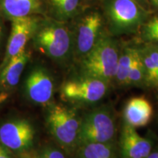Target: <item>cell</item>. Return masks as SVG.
Wrapping results in <instances>:
<instances>
[{
  "label": "cell",
  "mask_w": 158,
  "mask_h": 158,
  "mask_svg": "<svg viewBox=\"0 0 158 158\" xmlns=\"http://www.w3.org/2000/svg\"><path fill=\"white\" fill-rule=\"evenodd\" d=\"M75 31L74 54L81 59L94 48L103 34V17L98 11L81 13L78 17Z\"/></svg>",
  "instance_id": "52a82bcc"
},
{
  "label": "cell",
  "mask_w": 158,
  "mask_h": 158,
  "mask_svg": "<svg viewBox=\"0 0 158 158\" xmlns=\"http://www.w3.org/2000/svg\"><path fill=\"white\" fill-rule=\"evenodd\" d=\"M0 158H12L7 152L6 148L0 143Z\"/></svg>",
  "instance_id": "603a6c76"
},
{
  "label": "cell",
  "mask_w": 158,
  "mask_h": 158,
  "mask_svg": "<svg viewBox=\"0 0 158 158\" xmlns=\"http://www.w3.org/2000/svg\"><path fill=\"white\" fill-rule=\"evenodd\" d=\"M24 92L33 103L48 104L54 92V82L48 70L40 66L33 68L25 80Z\"/></svg>",
  "instance_id": "30bf717a"
},
{
  "label": "cell",
  "mask_w": 158,
  "mask_h": 158,
  "mask_svg": "<svg viewBox=\"0 0 158 158\" xmlns=\"http://www.w3.org/2000/svg\"><path fill=\"white\" fill-rule=\"evenodd\" d=\"M137 51L138 48L127 47L122 52H119L117 69L114 78L118 85L127 86L128 74Z\"/></svg>",
  "instance_id": "ac0fdd59"
},
{
  "label": "cell",
  "mask_w": 158,
  "mask_h": 158,
  "mask_svg": "<svg viewBox=\"0 0 158 158\" xmlns=\"http://www.w3.org/2000/svg\"><path fill=\"white\" fill-rule=\"evenodd\" d=\"M139 49L147 75V84L158 86V45L150 43Z\"/></svg>",
  "instance_id": "2e32d148"
},
{
  "label": "cell",
  "mask_w": 158,
  "mask_h": 158,
  "mask_svg": "<svg viewBox=\"0 0 158 158\" xmlns=\"http://www.w3.org/2000/svg\"><path fill=\"white\" fill-rule=\"evenodd\" d=\"M81 119L76 110L61 104H51L47 110L48 130L58 143L68 150L78 146Z\"/></svg>",
  "instance_id": "277c9868"
},
{
  "label": "cell",
  "mask_w": 158,
  "mask_h": 158,
  "mask_svg": "<svg viewBox=\"0 0 158 158\" xmlns=\"http://www.w3.org/2000/svg\"><path fill=\"white\" fill-rule=\"evenodd\" d=\"M108 84L100 79L81 76L63 83L60 89L61 98L73 103H94L107 93Z\"/></svg>",
  "instance_id": "8992f818"
},
{
  "label": "cell",
  "mask_w": 158,
  "mask_h": 158,
  "mask_svg": "<svg viewBox=\"0 0 158 158\" xmlns=\"http://www.w3.org/2000/svg\"><path fill=\"white\" fill-rule=\"evenodd\" d=\"M135 2H138L139 4H141V5H143V2H145L146 0H135Z\"/></svg>",
  "instance_id": "4316f807"
},
{
  "label": "cell",
  "mask_w": 158,
  "mask_h": 158,
  "mask_svg": "<svg viewBox=\"0 0 158 158\" xmlns=\"http://www.w3.org/2000/svg\"><path fill=\"white\" fill-rule=\"evenodd\" d=\"M84 0H46L48 13L58 21L67 22L83 13Z\"/></svg>",
  "instance_id": "9a60e30c"
},
{
  "label": "cell",
  "mask_w": 158,
  "mask_h": 158,
  "mask_svg": "<svg viewBox=\"0 0 158 158\" xmlns=\"http://www.w3.org/2000/svg\"><path fill=\"white\" fill-rule=\"evenodd\" d=\"M153 115V107L147 98L143 96L130 98L123 110L124 124L134 128L147 126Z\"/></svg>",
  "instance_id": "5bb4252c"
},
{
  "label": "cell",
  "mask_w": 158,
  "mask_h": 158,
  "mask_svg": "<svg viewBox=\"0 0 158 158\" xmlns=\"http://www.w3.org/2000/svg\"><path fill=\"white\" fill-rule=\"evenodd\" d=\"M3 37V25L2 23L1 20H0V44H1L2 40Z\"/></svg>",
  "instance_id": "cb8c5ba5"
},
{
  "label": "cell",
  "mask_w": 158,
  "mask_h": 158,
  "mask_svg": "<svg viewBox=\"0 0 158 158\" xmlns=\"http://www.w3.org/2000/svg\"><path fill=\"white\" fill-rule=\"evenodd\" d=\"M35 136L32 124L25 118L9 120L0 126V143L11 151H27L34 143Z\"/></svg>",
  "instance_id": "9c48e42d"
},
{
  "label": "cell",
  "mask_w": 158,
  "mask_h": 158,
  "mask_svg": "<svg viewBox=\"0 0 158 158\" xmlns=\"http://www.w3.org/2000/svg\"><path fill=\"white\" fill-rule=\"evenodd\" d=\"M149 1L154 7L158 9V0H149Z\"/></svg>",
  "instance_id": "d4e9b609"
},
{
  "label": "cell",
  "mask_w": 158,
  "mask_h": 158,
  "mask_svg": "<svg viewBox=\"0 0 158 158\" xmlns=\"http://www.w3.org/2000/svg\"><path fill=\"white\" fill-rule=\"evenodd\" d=\"M118 56L119 51L116 42L103 33L94 48L81 59V76L110 83L115 78Z\"/></svg>",
  "instance_id": "7a4b0ae2"
},
{
  "label": "cell",
  "mask_w": 158,
  "mask_h": 158,
  "mask_svg": "<svg viewBox=\"0 0 158 158\" xmlns=\"http://www.w3.org/2000/svg\"><path fill=\"white\" fill-rule=\"evenodd\" d=\"M102 8L114 35L135 32L149 16L143 6L135 0H102Z\"/></svg>",
  "instance_id": "3957f363"
},
{
  "label": "cell",
  "mask_w": 158,
  "mask_h": 158,
  "mask_svg": "<svg viewBox=\"0 0 158 158\" xmlns=\"http://www.w3.org/2000/svg\"><path fill=\"white\" fill-rule=\"evenodd\" d=\"M147 158H158V151L155 152L150 153V155L148 156Z\"/></svg>",
  "instance_id": "484cf974"
},
{
  "label": "cell",
  "mask_w": 158,
  "mask_h": 158,
  "mask_svg": "<svg viewBox=\"0 0 158 158\" xmlns=\"http://www.w3.org/2000/svg\"><path fill=\"white\" fill-rule=\"evenodd\" d=\"M84 1H92V0H84Z\"/></svg>",
  "instance_id": "83f0119b"
},
{
  "label": "cell",
  "mask_w": 158,
  "mask_h": 158,
  "mask_svg": "<svg viewBox=\"0 0 158 158\" xmlns=\"http://www.w3.org/2000/svg\"><path fill=\"white\" fill-rule=\"evenodd\" d=\"M116 133V124L107 108L94 109L81 119L78 146L87 143H110Z\"/></svg>",
  "instance_id": "5b68a950"
},
{
  "label": "cell",
  "mask_w": 158,
  "mask_h": 158,
  "mask_svg": "<svg viewBox=\"0 0 158 158\" xmlns=\"http://www.w3.org/2000/svg\"><path fill=\"white\" fill-rule=\"evenodd\" d=\"M143 37L149 43H158V31H143Z\"/></svg>",
  "instance_id": "7402d4cb"
},
{
  "label": "cell",
  "mask_w": 158,
  "mask_h": 158,
  "mask_svg": "<svg viewBox=\"0 0 158 158\" xmlns=\"http://www.w3.org/2000/svg\"><path fill=\"white\" fill-rule=\"evenodd\" d=\"M158 31V15L153 17L143 26V31Z\"/></svg>",
  "instance_id": "44dd1931"
},
{
  "label": "cell",
  "mask_w": 158,
  "mask_h": 158,
  "mask_svg": "<svg viewBox=\"0 0 158 158\" xmlns=\"http://www.w3.org/2000/svg\"><path fill=\"white\" fill-rule=\"evenodd\" d=\"M43 17L42 15H31L11 20L10 35L7 41L5 56L0 64V70L12 59L27 48V43L31 40Z\"/></svg>",
  "instance_id": "ba28073f"
},
{
  "label": "cell",
  "mask_w": 158,
  "mask_h": 158,
  "mask_svg": "<svg viewBox=\"0 0 158 158\" xmlns=\"http://www.w3.org/2000/svg\"><path fill=\"white\" fill-rule=\"evenodd\" d=\"M119 145L122 158H147L152 151L151 141L126 124L122 127Z\"/></svg>",
  "instance_id": "7c38bea8"
},
{
  "label": "cell",
  "mask_w": 158,
  "mask_h": 158,
  "mask_svg": "<svg viewBox=\"0 0 158 158\" xmlns=\"http://www.w3.org/2000/svg\"><path fill=\"white\" fill-rule=\"evenodd\" d=\"M19 158H66L62 152L54 148L47 147L35 152H23Z\"/></svg>",
  "instance_id": "ffe728a7"
},
{
  "label": "cell",
  "mask_w": 158,
  "mask_h": 158,
  "mask_svg": "<svg viewBox=\"0 0 158 158\" xmlns=\"http://www.w3.org/2000/svg\"><path fill=\"white\" fill-rule=\"evenodd\" d=\"M48 13L46 0H0V16L11 20Z\"/></svg>",
  "instance_id": "8fae6325"
},
{
  "label": "cell",
  "mask_w": 158,
  "mask_h": 158,
  "mask_svg": "<svg viewBox=\"0 0 158 158\" xmlns=\"http://www.w3.org/2000/svg\"><path fill=\"white\" fill-rule=\"evenodd\" d=\"M78 158H115V149L110 143H87L79 146Z\"/></svg>",
  "instance_id": "e0dca14e"
},
{
  "label": "cell",
  "mask_w": 158,
  "mask_h": 158,
  "mask_svg": "<svg viewBox=\"0 0 158 158\" xmlns=\"http://www.w3.org/2000/svg\"><path fill=\"white\" fill-rule=\"evenodd\" d=\"M31 42L37 51L59 63L65 62L74 54L73 32L65 22L51 17L42 18Z\"/></svg>",
  "instance_id": "6da1fadb"
},
{
  "label": "cell",
  "mask_w": 158,
  "mask_h": 158,
  "mask_svg": "<svg viewBox=\"0 0 158 158\" xmlns=\"http://www.w3.org/2000/svg\"><path fill=\"white\" fill-rule=\"evenodd\" d=\"M31 56V51L26 48L0 70V92L2 94L10 93L19 84L23 71Z\"/></svg>",
  "instance_id": "4fadbf2b"
},
{
  "label": "cell",
  "mask_w": 158,
  "mask_h": 158,
  "mask_svg": "<svg viewBox=\"0 0 158 158\" xmlns=\"http://www.w3.org/2000/svg\"><path fill=\"white\" fill-rule=\"evenodd\" d=\"M143 84H147V75L140 49L138 48L128 74L127 86H141Z\"/></svg>",
  "instance_id": "d6986e66"
}]
</instances>
